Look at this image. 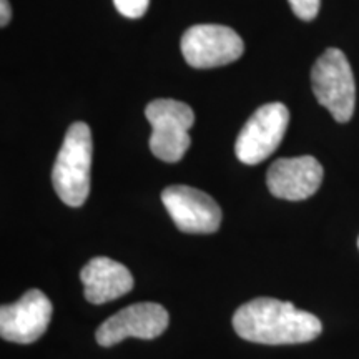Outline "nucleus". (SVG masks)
Returning a JSON list of instances; mask_svg holds the SVG:
<instances>
[{
    "label": "nucleus",
    "instance_id": "obj_1",
    "mask_svg": "<svg viewBox=\"0 0 359 359\" xmlns=\"http://www.w3.org/2000/svg\"><path fill=\"white\" fill-rule=\"evenodd\" d=\"M240 338L259 344H298L316 339L323 325L316 316L275 298H257L241 304L233 314Z\"/></svg>",
    "mask_w": 359,
    "mask_h": 359
},
{
    "label": "nucleus",
    "instance_id": "obj_2",
    "mask_svg": "<svg viewBox=\"0 0 359 359\" xmlns=\"http://www.w3.org/2000/svg\"><path fill=\"white\" fill-rule=\"evenodd\" d=\"M93 142L90 127L83 122L70 125L52 168V183L65 205L82 206L90 195Z\"/></svg>",
    "mask_w": 359,
    "mask_h": 359
},
{
    "label": "nucleus",
    "instance_id": "obj_3",
    "mask_svg": "<svg viewBox=\"0 0 359 359\" xmlns=\"http://www.w3.org/2000/svg\"><path fill=\"white\" fill-rule=\"evenodd\" d=\"M313 93L320 105L339 123L351 120L356 107V83L348 57L339 48H327L311 70Z\"/></svg>",
    "mask_w": 359,
    "mask_h": 359
},
{
    "label": "nucleus",
    "instance_id": "obj_4",
    "mask_svg": "<svg viewBox=\"0 0 359 359\" xmlns=\"http://www.w3.org/2000/svg\"><path fill=\"white\" fill-rule=\"evenodd\" d=\"M145 116L151 125V154L167 163L182 160L191 145L188 132L195 123L190 105L172 98H158L148 103Z\"/></svg>",
    "mask_w": 359,
    "mask_h": 359
},
{
    "label": "nucleus",
    "instance_id": "obj_5",
    "mask_svg": "<svg viewBox=\"0 0 359 359\" xmlns=\"http://www.w3.org/2000/svg\"><path fill=\"white\" fill-rule=\"evenodd\" d=\"M290 111L280 102L259 107L241 128L235 143L236 158L241 163L258 165L273 155L285 138Z\"/></svg>",
    "mask_w": 359,
    "mask_h": 359
},
{
    "label": "nucleus",
    "instance_id": "obj_6",
    "mask_svg": "<svg viewBox=\"0 0 359 359\" xmlns=\"http://www.w3.org/2000/svg\"><path fill=\"white\" fill-rule=\"evenodd\" d=\"M182 53L193 69H215L243 55L245 43L230 27L217 24L193 25L182 37Z\"/></svg>",
    "mask_w": 359,
    "mask_h": 359
},
{
    "label": "nucleus",
    "instance_id": "obj_7",
    "mask_svg": "<svg viewBox=\"0 0 359 359\" xmlns=\"http://www.w3.org/2000/svg\"><path fill=\"white\" fill-rule=\"evenodd\" d=\"M161 201L175 226L183 233H215L222 224V208L217 201L193 187L173 185L165 188Z\"/></svg>",
    "mask_w": 359,
    "mask_h": 359
},
{
    "label": "nucleus",
    "instance_id": "obj_8",
    "mask_svg": "<svg viewBox=\"0 0 359 359\" xmlns=\"http://www.w3.org/2000/svg\"><path fill=\"white\" fill-rule=\"evenodd\" d=\"M168 311L158 303H135L110 316L98 326L95 338L103 348H110L127 338L154 339L168 327Z\"/></svg>",
    "mask_w": 359,
    "mask_h": 359
},
{
    "label": "nucleus",
    "instance_id": "obj_9",
    "mask_svg": "<svg viewBox=\"0 0 359 359\" xmlns=\"http://www.w3.org/2000/svg\"><path fill=\"white\" fill-rule=\"evenodd\" d=\"M52 303L40 290H29L19 302L0 308V336L17 344L37 341L50 325Z\"/></svg>",
    "mask_w": 359,
    "mask_h": 359
},
{
    "label": "nucleus",
    "instance_id": "obj_10",
    "mask_svg": "<svg viewBox=\"0 0 359 359\" xmlns=\"http://www.w3.org/2000/svg\"><path fill=\"white\" fill-rule=\"evenodd\" d=\"M325 170L314 156L280 158L266 175L268 190L273 196L288 201H302L320 190Z\"/></svg>",
    "mask_w": 359,
    "mask_h": 359
},
{
    "label": "nucleus",
    "instance_id": "obj_11",
    "mask_svg": "<svg viewBox=\"0 0 359 359\" xmlns=\"http://www.w3.org/2000/svg\"><path fill=\"white\" fill-rule=\"evenodd\" d=\"M83 296L92 304H105L122 298L133 288V276L127 266L107 257L92 258L80 271Z\"/></svg>",
    "mask_w": 359,
    "mask_h": 359
},
{
    "label": "nucleus",
    "instance_id": "obj_12",
    "mask_svg": "<svg viewBox=\"0 0 359 359\" xmlns=\"http://www.w3.org/2000/svg\"><path fill=\"white\" fill-rule=\"evenodd\" d=\"M116 11L127 19H140L145 15L150 0H114Z\"/></svg>",
    "mask_w": 359,
    "mask_h": 359
},
{
    "label": "nucleus",
    "instance_id": "obj_13",
    "mask_svg": "<svg viewBox=\"0 0 359 359\" xmlns=\"http://www.w3.org/2000/svg\"><path fill=\"white\" fill-rule=\"evenodd\" d=\"M288 2L294 15L304 22L316 19L321 6V0H288Z\"/></svg>",
    "mask_w": 359,
    "mask_h": 359
},
{
    "label": "nucleus",
    "instance_id": "obj_14",
    "mask_svg": "<svg viewBox=\"0 0 359 359\" xmlns=\"http://www.w3.org/2000/svg\"><path fill=\"white\" fill-rule=\"evenodd\" d=\"M12 17V8L8 0H0V25L6 27L11 22Z\"/></svg>",
    "mask_w": 359,
    "mask_h": 359
},
{
    "label": "nucleus",
    "instance_id": "obj_15",
    "mask_svg": "<svg viewBox=\"0 0 359 359\" xmlns=\"http://www.w3.org/2000/svg\"><path fill=\"white\" fill-rule=\"evenodd\" d=\"M358 246H359V240H358Z\"/></svg>",
    "mask_w": 359,
    "mask_h": 359
}]
</instances>
